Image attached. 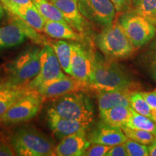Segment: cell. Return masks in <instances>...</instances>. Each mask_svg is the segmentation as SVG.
Returning <instances> with one entry per match:
<instances>
[{"instance_id": "74e56055", "label": "cell", "mask_w": 156, "mask_h": 156, "mask_svg": "<svg viewBox=\"0 0 156 156\" xmlns=\"http://www.w3.org/2000/svg\"><path fill=\"white\" fill-rule=\"evenodd\" d=\"M148 20H149L151 21L152 23H153L154 25H156V16L153 17H151V18H150V19H148Z\"/></svg>"}, {"instance_id": "cb8c5ba5", "label": "cell", "mask_w": 156, "mask_h": 156, "mask_svg": "<svg viewBox=\"0 0 156 156\" xmlns=\"http://www.w3.org/2000/svg\"><path fill=\"white\" fill-rule=\"evenodd\" d=\"M33 2L46 20L67 23L64 20L62 12L52 2H49L47 0H42L39 2L33 1Z\"/></svg>"}, {"instance_id": "8fae6325", "label": "cell", "mask_w": 156, "mask_h": 156, "mask_svg": "<svg viewBox=\"0 0 156 156\" xmlns=\"http://www.w3.org/2000/svg\"><path fill=\"white\" fill-rule=\"evenodd\" d=\"M87 88H89V85L86 82L66 76L43 84L35 91L44 98H58L67 93L80 92Z\"/></svg>"}, {"instance_id": "ffe728a7", "label": "cell", "mask_w": 156, "mask_h": 156, "mask_svg": "<svg viewBox=\"0 0 156 156\" xmlns=\"http://www.w3.org/2000/svg\"><path fill=\"white\" fill-rule=\"evenodd\" d=\"M44 31L46 35L54 38L67 39L74 41H81L84 38L83 34L74 30L67 23L46 20Z\"/></svg>"}, {"instance_id": "5bb4252c", "label": "cell", "mask_w": 156, "mask_h": 156, "mask_svg": "<svg viewBox=\"0 0 156 156\" xmlns=\"http://www.w3.org/2000/svg\"><path fill=\"white\" fill-rule=\"evenodd\" d=\"M86 131L77 132L61 139L55 147V155L81 156L90 145Z\"/></svg>"}, {"instance_id": "7402d4cb", "label": "cell", "mask_w": 156, "mask_h": 156, "mask_svg": "<svg viewBox=\"0 0 156 156\" xmlns=\"http://www.w3.org/2000/svg\"><path fill=\"white\" fill-rule=\"evenodd\" d=\"M72 44L73 42H68L65 41H49V45L55 52L56 57L64 73L70 75V62H71Z\"/></svg>"}, {"instance_id": "e0dca14e", "label": "cell", "mask_w": 156, "mask_h": 156, "mask_svg": "<svg viewBox=\"0 0 156 156\" xmlns=\"http://www.w3.org/2000/svg\"><path fill=\"white\" fill-rule=\"evenodd\" d=\"M28 85H19L6 80L0 83V116L7 112L20 98L30 91Z\"/></svg>"}, {"instance_id": "8992f818", "label": "cell", "mask_w": 156, "mask_h": 156, "mask_svg": "<svg viewBox=\"0 0 156 156\" xmlns=\"http://www.w3.org/2000/svg\"><path fill=\"white\" fill-rule=\"evenodd\" d=\"M44 97L30 90L0 116V124L14 125L32 119L41 110Z\"/></svg>"}, {"instance_id": "6da1fadb", "label": "cell", "mask_w": 156, "mask_h": 156, "mask_svg": "<svg viewBox=\"0 0 156 156\" xmlns=\"http://www.w3.org/2000/svg\"><path fill=\"white\" fill-rule=\"evenodd\" d=\"M89 88L96 92L132 90L136 85L133 79L114 61L103 59L95 54L93 68L89 80Z\"/></svg>"}, {"instance_id": "83f0119b", "label": "cell", "mask_w": 156, "mask_h": 156, "mask_svg": "<svg viewBox=\"0 0 156 156\" xmlns=\"http://www.w3.org/2000/svg\"><path fill=\"white\" fill-rule=\"evenodd\" d=\"M144 64L148 74L156 80V38L151 42L144 54Z\"/></svg>"}, {"instance_id": "9a60e30c", "label": "cell", "mask_w": 156, "mask_h": 156, "mask_svg": "<svg viewBox=\"0 0 156 156\" xmlns=\"http://www.w3.org/2000/svg\"><path fill=\"white\" fill-rule=\"evenodd\" d=\"M47 120L51 129L59 139L77 132L86 131L90 126L87 123L80 121L62 118L49 109L47 112Z\"/></svg>"}, {"instance_id": "f35d334b", "label": "cell", "mask_w": 156, "mask_h": 156, "mask_svg": "<svg viewBox=\"0 0 156 156\" xmlns=\"http://www.w3.org/2000/svg\"><path fill=\"white\" fill-rule=\"evenodd\" d=\"M33 1H35V2H39L42 1V0H33Z\"/></svg>"}, {"instance_id": "484cf974", "label": "cell", "mask_w": 156, "mask_h": 156, "mask_svg": "<svg viewBox=\"0 0 156 156\" xmlns=\"http://www.w3.org/2000/svg\"><path fill=\"white\" fill-rule=\"evenodd\" d=\"M130 106L136 112L153 119L151 109L141 92L132 91L130 93Z\"/></svg>"}, {"instance_id": "d6a6232c", "label": "cell", "mask_w": 156, "mask_h": 156, "mask_svg": "<svg viewBox=\"0 0 156 156\" xmlns=\"http://www.w3.org/2000/svg\"><path fill=\"white\" fill-rule=\"evenodd\" d=\"M106 156H127L128 153L124 144H119L112 146L106 153Z\"/></svg>"}, {"instance_id": "3957f363", "label": "cell", "mask_w": 156, "mask_h": 156, "mask_svg": "<svg viewBox=\"0 0 156 156\" xmlns=\"http://www.w3.org/2000/svg\"><path fill=\"white\" fill-rule=\"evenodd\" d=\"M95 44L104 55L112 59L130 57L136 49L119 21L105 27L95 37Z\"/></svg>"}, {"instance_id": "d6986e66", "label": "cell", "mask_w": 156, "mask_h": 156, "mask_svg": "<svg viewBox=\"0 0 156 156\" xmlns=\"http://www.w3.org/2000/svg\"><path fill=\"white\" fill-rule=\"evenodd\" d=\"M131 92L132 90H128L98 92L97 98L99 111L106 110L119 106L131 107L130 106Z\"/></svg>"}, {"instance_id": "ab89813d", "label": "cell", "mask_w": 156, "mask_h": 156, "mask_svg": "<svg viewBox=\"0 0 156 156\" xmlns=\"http://www.w3.org/2000/svg\"><path fill=\"white\" fill-rule=\"evenodd\" d=\"M1 1H2V2H4V1H5V0H1Z\"/></svg>"}, {"instance_id": "603a6c76", "label": "cell", "mask_w": 156, "mask_h": 156, "mask_svg": "<svg viewBox=\"0 0 156 156\" xmlns=\"http://www.w3.org/2000/svg\"><path fill=\"white\" fill-rule=\"evenodd\" d=\"M126 126L135 129L145 130L156 136V123L153 119L136 112L132 109V114Z\"/></svg>"}, {"instance_id": "d4e9b609", "label": "cell", "mask_w": 156, "mask_h": 156, "mask_svg": "<svg viewBox=\"0 0 156 156\" xmlns=\"http://www.w3.org/2000/svg\"><path fill=\"white\" fill-rule=\"evenodd\" d=\"M134 12L147 20L156 16V0H132Z\"/></svg>"}, {"instance_id": "d590c367", "label": "cell", "mask_w": 156, "mask_h": 156, "mask_svg": "<svg viewBox=\"0 0 156 156\" xmlns=\"http://www.w3.org/2000/svg\"><path fill=\"white\" fill-rule=\"evenodd\" d=\"M148 152H149V155L151 156H156V138L152 143L148 145Z\"/></svg>"}, {"instance_id": "44dd1931", "label": "cell", "mask_w": 156, "mask_h": 156, "mask_svg": "<svg viewBox=\"0 0 156 156\" xmlns=\"http://www.w3.org/2000/svg\"><path fill=\"white\" fill-rule=\"evenodd\" d=\"M131 107L123 106L99 111L101 121L108 125L122 128L126 126L132 114Z\"/></svg>"}, {"instance_id": "30bf717a", "label": "cell", "mask_w": 156, "mask_h": 156, "mask_svg": "<svg viewBox=\"0 0 156 156\" xmlns=\"http://www.w3.org/2000/svg\"><path fill=\"white\" fill-rule=\"evenodd\" d=\"M94 56L95 54L91 48L90 49L87 48L81 43L73 42L70 75L76 79L88 83L92 75Z\"/></svg>"}, {"instance_id": "277c9868", "label": "cell", "mask_w": 156, "mask_h": 156, "mask_svg": "<svg viewBox=\"0 0 156 156\" xmlns=\"http://www.w3.org/2000/svg\"><path fill=\"white\" fill-rule=\"evenodd\" d=\"M49 110L62 118L80 121L90 125L94 118L92 102L81 92L70 93L58 97Z\"/></svg>"}, {"instance_id": "ac0fdd59", "label": "cell", "mask_w": 156, "mask_h": 156, "mask_svg": "<svg viewBox=\"0 0 156 156\" xmlns=\"http://www.w3.org/2000/svg\"><path fill=\"white\" fill-rule=\"evenodd\" d=\"M25 38L26 35L17 17L10 24L0 26V49L20 46Z\"/></svg>"}, {"instance_id": "8d00e7d4", "label": "cell", "mask_w": 156, "mask_h": 156, "mask_svg": "<svg viewBox=\"0 0 156 156\" xmlns=\"http://www.w3.org/2000/svg\"><path fill=\"white\" fill-rule=\"evenodd\" d=\"M5 6H4L2 2L0 0V20L2 18L4 15H5Z\"/></svg>"}, {"instance_id": "ba28073f", "label": "cell", "mask_w": 156, "mask_h": 156, "mask_svg": "<svg viewBox=\"0 0 156 156\" xmlns=\"http://www.w3.org/2000/svg\"><path fill=\"white\" fill-rule=\"evenodd\" d=\"M62 69L53 48L50 45H45L40 51L39 73L34 79L29 82L28 88L35 90L43 84L66 77L67 75L62 73Z\"/></svg>"}, {"instance_id": "4316f807", "label": "cell", "mask_w": 156, "mask_h": 156, "mask_svg": "<svg viewBox=\"0 0 156 156\" xmlns=\"http://www.w3.org/2000/svg\"><path fill=\"white\" fill-rule=\"evenodd\" d=\"M122 129L126 137L146 145H149L156 138V136L153 134L145 130L131 129L126 126Z\"/></svg>"}, {"instance_id": "1f68e13d", "label": "cell", "mask_w": 156, "mask_h": 156, "mask_svg": "<svg viewBox=\"0 0 156 156\" xmlns=\"http://www.w3.org/2000/svg\"><path fill=\"white\" fill-rule=\"evenodd\" d=\"M118 12L124 13L132 10V0H111Z\"/></svg>"}, {"instance_id": "2e32d148", "label": "cell", "mask_w": 156, "mask_h": 156, "mask_svg": "<svg viewBox=\"0 0 156 156\" xmlns=\"http://www.w3.org/2000/svg\"><path fill=\"white\" fill-rule=\"evenodd\" d=\"M5 9L15 16L22 19L37 31H44L46 20L41 15L36 6H20L7 2L4 4Z\"/></svg>"}, {"instance_id": "9c48e42d", "label": "cell", "mask_w": 156, "mask_h": 156, "mask_svg": "<svg viewBox=\"0 0 156 156\" xmlns=\"http://www.w3.org/2000/svg\"><path fill=\"white\" fill-rule=\"evenodd\" d=\"M81 14L88 20L102 26L114 23L116 8L111 0H77Z\"/></svg>"}, {"instance_id": "f546056e", "label": "cell", "mask_w": 156, "mask_h": 156, "mask_svg": "<svg viewBox=\"0 0 156 156\" xmlns=\"http://www.w3.org/2000/svg\"><path fill=\"white\" fill-rule=\"evenodd\" d=\"M112 146L92 144L85 150L83 155L85 156H103L106 155Z\"/></svg>"}, {"instance_id": "f1b7e54d", "label": "cell", "mask_w": 156, "mask_h": 156, "mask_svg": "<svg viewBox=\"0 0 156 156\" xmlns=\"http://www.w3.org/2000/svg\"><path fill=\"white\" fill-rule=\"evenodd\" d=\"M129 156H147L149 155L148 147L146 145L140 143L134 140L127 138L124 142Z\"/></svg>"}, {"instance_id": "7c38bea8", "label": "cell", "mask_w": 156, "mask_h": 156, "mask_svg": "<svg viewBox=\"0 0 156 156\" xmlns=\"http://www.w3.org/2000/svg\"><path fill=\"white\" fill-rule=\"evenodd\" d=\"M87 136L91 144L108 146L123 144L127 139L122 128L110 126L102 121L91 130Z\"/></svg>"}, {"instance_id": "4fadbf2b", "label": "cell", "mask_w": 156, "mask_h": 156, "mask_svg": "<svg viewBox=\"0 0 156 156\" xmlns=\"http://www.w3.org/2000/svg\"><path fill=\"white\" fill-rule=\"evenodd\" d=\"M51 2L62 12L66 22L74 30L81 34L87 30L88 24L80 11L77 0H51Z\"/></svg>"}, {"instance_id": "5b68a950", "label": "cell", "mask_w": 156, "mask_h": 156, "mask_svg": "<svg viewBox=\"0 0 156 156\" xmlns=\"http://www.w3.org/2000/svg\"><path fill=\"white\" fill-rule=\"evenodd\" d=\"M40 49L30 48L20 54L7 66V80L26 85L36 77L40 70Z\"/></svg>"}, {"instance_id": "836d02e7", "label": "cell", "mask_w": 156, "mask_h": 156, "mask_svg": "<svg viewBox=\"0 0 156 156\" xmlns=\"http://www.w3.org/2000/svg\"><path fill=\"white\" fill-rule=\"evenodd\" d=\"M15 153L12 146L0 142V156H12L15 155Z\"/></svg>"}, {"instance_id": "4dcf8cb0", "label": "cell", "mask_w": 156, "mask_h": 156, "mask_svg": "<svg viewBox=\"0 0 156 156\" xmlns=\"http://www.w3.org/2000/svg\"><path fill=\"white\" fill-rule=\"evenodd\" d=\"M141 93L150 107L153 120L156 123V90L147 92L142 91Z\"/></svg>"}, {"instance_id": "52a82bcc", "label": "cell", "mask_w": 156, "mask_h": 156, "mask_svg": "<svg viewBox=\"0 0 156 156\" xmlns=\"http://www.w3.org/2000/svg\"><path fill=\"white\" fill-rule=\"evenodd\" d=\"M119 23L129 40L136 48L142 47L151 41L156 35L155 25L132 10L123 13L119 17Z\"/></svg>"}, {"instance_id": "e575fe53", "label": "cell", "mask_w": 156, "mask_h": 156, "mask_svg": "<svg viewBox=\"0 0 156 156\" xmlns=\"http://www.w3.org/2000/svg\"><path fill=\"white\" fill-rule=\"evenodd\" d=\"M9 2L12 4H14L16 5H20V6H34V4L33 2V0H5L3 2L4 4Z\"/></svg>"}, {"instance_id": "7a4b0ae2", "label": "cell", "mask_w": 156, "mask_h": 156, "mask_svg": "<svg viewBox=\"0 0 156 156\" xmlns=\"http://www.w3.org/2000/svg\"><path fill=\"white\" fill-rule=\"evenodd\" d=\"M10 145L15 155L21 156L55 155L53 141L32 126H23L13 133Z\"/></svg>"}]
</instances>
